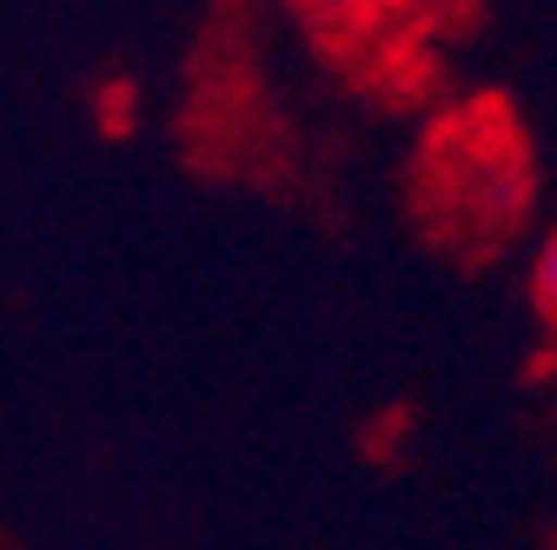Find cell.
Returning a JSON list of instances; mask_svg holds the SVG:
<instances>
[{"instance_id":"2","label":"cell","mask_w":557,"mask_h":550,"mask_svg":"<svg viewBox=\"0 0 557 550\" xmlns=\"http://www.w3.org/2000/svg\"><path fill=\"white\" fill-rule=\"evenodd\" d=\"M286 8L312 14V21H366V14H385L398 0H286Z\"/></svg>"},{"instance_id":"1","label":"cell","mask_w":557,"mask_h":550,"mask_svg":"<svg viewBox=\"0 0 557 550\" xmlns=\"http://www.w3.org/2000/svg\"><path fill=\"white\" fill-rule=\"evenodd\" d=\"M531 299L557 325V220H550V233L537 239V259H531Z\"/></svg>"}]
</instances>
